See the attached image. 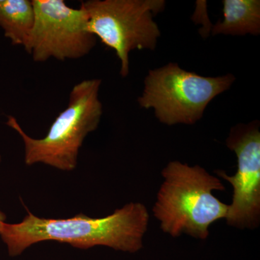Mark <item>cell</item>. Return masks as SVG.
<instances>
[{
  "instance_id": "cell-3",
  "label": "cell",
  "mask_w": 260,
  "mask_h": 260,
  "mask_svg": "<svg viewBox=\"0 0 260 260\" xmlns=\"http://www.w3.org/2000/svg\"><path fill=\"white\" fill-rule=\"evenodd\" d=\"M102 80H84L74 85L68 107L54 119L47 134L41 139L25 133L13 116L7 124L21 137L25 165L43 164L63 172H73L78 166V155L84 140L95 131L103 114L99 93Z\"/></svg>"
},
{
  "instance_id": "cell-4",
  "label": "cell",
  "mask_w": 260,
  "mask_h": 260,
  "mask_svg": "<svg viewBox=\"0 0 260 260\" xmlns=\"http://www.w3.org/2000/svg\"><path fill=\"white\" fill-rule=\"evenodd\" d=\"M234 80L231 74L203 77L169 63L149 72L138 102L141 107L153 109L167 125L194 124L214 98L229 90Z\"/></svg>"
},
{
  "instance_id": "cell-7",
  "label": "cell",
  "mask_w": 260,
  "mask_h": 260,
  "mask_svg": "<svg viewBox=\"0 0 260 260\" xmlns=\"http://www.w3.org/2000/svg\"><path fill=\"white\" fill-rule=\"evenodd\" d=\"M227 146L237 154L238 169L230 177L216 172L234 189L227 223L241 229L256 226L260 213V133L257 126L239 125L231 132Z\"/></svg>"
},
{
  "instance_id": "cell-1",
  "label": "cell",
  "mask_w": 260,
  "mask_h": 260,
  "mask_svg": "<svg viewBox=\"0 0 260 260\" xmlns=\"http://www.w3.org/2000/svg\"><path fill=\"white\" fill-rule=\"evenodd\" d=\"M148 220V210L139 203H129L103 218L83 213L68 218H41L28 210L20 223H3L0 237L13 257L44 242L68 244L80 249L103 246L135 253L143 248Z\"/></svg>"
},
{
  "instance_id": "cell-10",
  "label": "cell",
  "mask_w": 260,
  "mask_h": 260,
  "mask_svg": "<svg viewBox=\"0 0 260 260\" xmlns=\"http://www.w3.org/2000/svg\"><path fill=\"white\" fill-rule=\"evenodd\" d=\"M2 161V157L1 155H0V162ZM6 215H5V214L3 213V211H2L1 210H0V229H1L2 225H3V224L5 223V220H6Z\"/></svg>"
},
{
  "instance_id": "cell-8",
  "label": "cell",
  "mask_w": 260,
  "mask_h": 260,
  "mask_svg": "<svg viewBox=\"0 0 260 260\" xmlns=\"http://www.w3.org/2000/svg\"><path fill=\"white\" fill-rule=\"evenodd\" d=\"M223 19L213 27L214 35L259 34V0H223Z\"/></svg>"
},
{
  "instance_id": "cell-5",
  "label": "cell",
  "mask_w": 260,
  "mask_h": 260,
  "mask_svg": "<svg viewBox=\"0 0 260 260\" xmlns=\"http://www.w3.org/2000/svg\"><path fill=\"white\" fill-rule=\"evenodd\" d=\"M88 15L90 31L115 51L120 74L129 73V53L154 50L160 32L154 15L164 10V0H88L81 3Z\"/></svg>"
},
{
  "instance_id": "cell-6",
  "label": "cell",
  "mask_w": 260,
  "mask_h": 260,
  "mask_svg": "<svg viewBox=\"0 0 260 260\" xmlns=\"http://www.w3.org/2000/svg\"><path fill=\"white\" fill-rule=\"evenodd\" d=\"M35 19L23 48L36 62L51 58L78 59L90 52L96 37L89 30L83 7L70 8L63 0H32Z\"/></svg>"
},
{
  "instance_id": "cell-2",
  "label": "cell",
  "mask_w": 260,
  "mask_h": 260,
  "mask_svg": "<svg viewBox=\"0 0 260 260\" xmlns=\"http://www.w3.org/2000/svg\"><path fill=\"white\" fill-rule=\"evenodd\" d=\"M164 181L153 207L155 218L164 232L174 237L182 233L200 239L209 235V226L225 218L229 205L213 191L225 187L204 169L172 161L162 170Z\"/></svg>"
},
{
  "instance_id": "cell-9",
  "label": "cell",
  "mask_w": 260,
  "mask_h": 260,
  "mask_svg": "<svg viewBox=\"0 0 260 260\" xmlns=\"http://www.w3.org/2000/svg\"><path fill=\"white\" fill-rule=\"evenodd\" d=\"M35 19L30 0H0V27L13 45L25 46Z\"/></svg>"
}]
</instances>
